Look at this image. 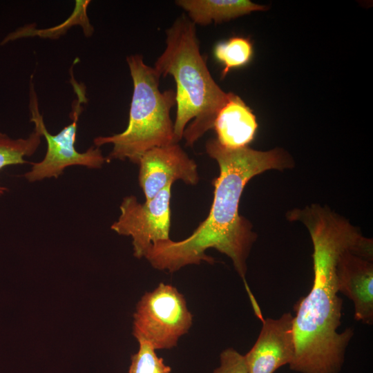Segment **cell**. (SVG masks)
Returning <instances> with one entry per match:
<instances>
[{
  "mask_svg": "<svg viewBox=\"0 0 373 373\" xmlns=\"http://www.w3.org/2000/svg\"><path fill=\"white\" fill-rule=\"evenodd\" d=\"M206 151L220 169L218 177L213 180V200L208 216L186 239L157 242L147 249L144 258L155 269L172 273L202 261L213 264L214 259L205 251L216 249L232 260L254 307L258 303L245 276L246 260L256 236L249 222L239 214L240 200L252 178L270 169L291 167L292 160L280 149L268 151L248 146L228 149L216 139L207 141Z\"/></svg>",
  "mask_w": 373,
  "mask_h": 373,
  "instance_id": "6da1fadb",
  "label": "cell"
},
{
  "mask_svg": "<svg viewBox=\"0 0 373 373\" xmlns=\"http://www.w3.org/2000/svg\"><path fill=\"white\" fill-rule=\"evenodd\" d=\"M289 219L307 227L314 246L313 285L294 307L295 355L289 368L300 373H339L354 331L338 332L343 300L338 296L336 265L342 250L361 233L329 209L314 204L292 211Z\"/></svg>",
  "mask_w": 373,
  "mask_h": 373,
  "instance_id": "7a4b0ae2",
  "label": "cell"
},
{
  "mask_svg": "<svg viewBox=\"0 0 373 373\" xmlns=\"http://www.w3.org/2000/svg\"><path fill=\"white\" fill-rule=\"evenodd\" d=\"M166 33V48L153 68L160 76L171 75L175 79V140L178 143L184 137L191 146L213 128L230 93L222 90L213 79L200 51L195 25L189 18L180 17Z\"/></svg>",
  "mask_w": 373,
  "mask_h": 373,
  "instance_id": "3957f363",
  "label": "cell"
},
{
  "mask_svg": "<svg viewBox=\"0 0 373 373\" xmlns=\"http://www.w3.org/2000/svg\"><path fill=\"white\" fill-rule=\"evenodd\" d=\"M126 61L133 83L128 126L120 133L98 136L93 143L98 147L113 144L106 162L128 159L138 164L147 151L176 143L170 117L171 109L175 105V92L160 90L161 76L144 63L140 55H130Z\"/></svg>",
  "mask_w": 373,
  "mask_h": 373,
  "instance_id": "277c9868",
  "label": "cell"
},
{
  "mask_svg": "<svg viewBox=\"0 0 373 373\" xmlns=\"http://www.w3.org/2000/svg\"><path fill=\"white\" fill-rule=\"evenodd\" d=\"M193 324L184 296L174 286L160 283L136 305L133 334L155 350L175 347Z\"/></svg>",
  "mask_w": 373,
  "mask_h": 373,
  "instance_id": "5b68a950",
  "label": "cell"
},
{
  "mask_svg": "<svg viewBox=\"0 0 373 373\" xmlns=\"http://www.w3.org/2000/svg\"><path fill=\"white\" fill-rule=\"evenodd\" d=\"M77 98L71 113L72 122L58 133L52 135L48 131L41 115L34 84L30 81V121L40 131L47 143V151L42 160L32 163L31 169L24 174L25 178L30 182L42 180L45 178H57L64 169L70 166H82L88 169L101 168L106 159L98 146H91L85 152H79L75 148L77 122L82 111V103L85 102L84 91L75 85Z\"/></svg>",
  "mask_w": 373,
  "mask_h": 373,
  "instance_id": "8992f818",
  "label": "cell"
},
{
  "mask_svg": "<svg viewBox=\"0 0 373 373\" xmlns=\"http://www.w3.org/2000/svg\"><path fill=\"white\" fill-rule=\"evenodd\" d=\"M171 185L167 184L144 203L129 195L120 204V216L111 227L119 235L132 238L133 254L137 258L144 257L153 244L170 240Z\"/></svg>",
  "mask_w": 373,
  "mask_h": 373,
  "instance_id": "52a82bcc",
  "label": "cell"
},
{
  "mask_svg": "<svg viewBox=\"0 0 373 373\" xmlns=\"http://www.w3.org/2000/svg\"><path fill=\"white\" fill-rule=\"evenodd\" d=\"M373 242L360 234L340 253L336 276L338 292L354 304V318L373 323Z\"/></svg>",
  "mask_w": 373,
  "mask_h": 373,
  "instance_id": "ba28073f",
  "label": "cell"
},
{
  "mask_svg": "<svg viewBox=\"0 0 373 373\" xmlns=\"http://www.w3.org/2000/svg\"><path fill=\"white\" fill-rule=\"evenodd\" d=\"M139 183L146 200L153 198L167 184L180 180L196 184L199 180L197 165L178 143L155 147L140 157Z\"/></svg>",
  "mask_w": 373,
  "mask_h": 373,
  "instance_id": "9c48e42d",
  "label": "cell"
},
{
  "mask_svg": "<svg viewBox=\"0 0 373 373\" xmlns=\"http://www.w3.org/2000/svg\"><path fill=\"white\" fill-rule=\"evenodd\" d=\"M259 336L244 355L247 373H274L290 365L295 355L294 316L283 314L279 318H264Z\"/></svg>",
  "mask_w": 373,
  "mask_h": 373,
  "instance_id": "30bf717a",
  "label": "cell"
},
{
  "mask_svg": "<svg viewBox=\"0 0 373 373\" xmlns=\"http://www.w3.org/2000/svg\"><path fill=\"white\" fill-rule=\"evenodd\" d=\"M258 128L255 115L238 95L230 93L227 103L220 109L213 128L218 142L228 149L248 146Z\"/></svg>",
  "mask_w": 373,
  "mask_h": 373,
  "instance_id": "8fae6325",
  "label": "cell"
},
{
  "mask_svg": "<svg viewBox=\"0 0 373 373\" xmlns=\"http://www.w3.org/2000/svg\"><path fill=\"white\" fill-rule=\"evenodd\" d=\"M175 3L187 12L189 19L195 25L201 26L267 10L266 6L249 0H178Z\"/></svg>",
  "mask_w": 373,
  "mask_h": 373,
  "instance_id": "7c38bea8",
  "label": "cell"
},
{
  "mask_svg": "<svg viewBox=\"0 0 373 373\" xmlns=\"http://www.w3.org/2000/svg\"><path fill=\"white\" fill-rule=\"evenodd\" d=\"M41 137L35 126L26 138L12 139L0 132V171L7 166L28 163L24 157L35 153L40 145ZM7 191L6 187L0 186V197Z\"/></svg>",
  "mask_w": 373,
  "mask_h": 373,
  "instance_id": "4fadbf2b",
  "label": "cell"
},
{
  "mask_svg": "<svg viewBox=\"0 0 373 373\" xmlns=\"http://www.w3.org/2000/svg\"><path fill=\"white\" fill-rule=\"evenodd\" d=\"M254 54L253 44L249 38L235 36L218 42L213 49L216 60L222 64L224 78L230 70L242 67L251 59Z\"/></svg>",
  "mask_w": 373,
  "mask_h": 373,
  "instance_id": "5bb4252c",
  "label": "cell"
},
{
  "mask_svg": "<svg viewBox=\"0 0 373 373\" xmlns=\"http://www.w3.org/2000/svg\"><path fill=\"white\" fill-rule=\"evenodd\" d=\"M139 350L131 356L128 373H171V368L148 343L138 341Z\"/></svg>",
  "mask_w": 373,
  "mask_h": 373,
  "instance_id": "9a60e30c",
  "label": "cell"
},
{
  "mask_svg": "<svg viewBox=\"0 0 373 373\" xmlns=\"http://www.w3.org/2000/svg\"><path fill=\"white\" fill-rule=\"evenodd\" d=\"M213 373H247L244 355L233 347L225 349L220 354V365Z\"/></svg>",
  "mask_w": 373,
  "mask_h": 373,
  "instance_id": "2e32d148",
  "label": "cell"
}]
</instances>
